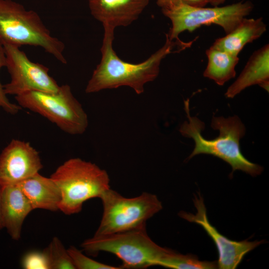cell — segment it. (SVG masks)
Wrapping results in <instances>:
<instances>
[{
  "label": "cell",
  "mask_w": 269,
  "mask_h": 269,
  "mask_svg": "<svg viewBox=\"0 0 269 269\" xmlns=\"http://www.w3.org/2000/svg\"><path fill=\"white\" fill-rule=\"evenodd\" d=\"M103 27L101 60L87 84L85 92L90 94L128 86L137 94H142L145 84L157 78L161 61L172 52L175 45L178 46L177 43L170 40L166 34V41L162 47L144 61L133 64L121 60L114 50L115 28L108 26Z\"/></svg>",
  "instance_id": "obj_1"
},
{
  "label": "cell",
  "mask_w": 269,
  "mask_h": 269,
  "mask_svg": "<svg viewBox=\"0 0 269 269\" xmlns=\"http://www.w3.org/2000/svg\"><path fill=\"white\" fill-rule=\"evenodd\" d=\"M189 103L188 99L184 101L188 121H185L179 128V132L183 136L194 140L195 147L188 159L198 154H210L229 163L232 168V172L239 170L253 176L262 173L263 167L248 160L241 151L240 140L245 134L246 128L238 116L227 118L213 117L211 126L219 132V135L213 139H207L201 134L204 123L197 117L190 116Z\"/></svg>",
  "instance_id": "obj_2"
},
{
  "label": "cell",
  "mask_w": 269,
  "mask_h": 269,
  "mask_svg": "<svg viewBox=\"0 0 269 269\" xmlns=\"http://www.w3.org/2000/svg\"><path fill=\"white\" fill-rule=\"evenodd\" d=\"M40 47L63 64L64 43L53 36L39 15L12 0H0V45Z\"/></svg>",
  "instance_id": "obj_3"
},
{
  "label": "cell",
  "mask_w": 269,
  "mask_h": 269,
  "mask_svg": "<svg viewBox=\"0 0 269 269\" xmlns=\"http://www.w3.org/2000/svg\"><path fill=\"white\" fill-rule=\"evenodd\" d=\"M89 254L106 252L122 262L121 269H145L161 266L173 250L158 246L147 235L146 227L102 236H94L81 244Z\"/></svg>",
  "instance_id": "obj_4"
},
{
  "label": "cell",
  "mask_w": 269,
  "mask_h": 269,
  "mask_svg": "<svg viewBox=\"0 0 269 269\" xmlns=\"http://www.w3.org/2000/svg\"><path fill=\"white\" fill-rule=\"evenodd\" d=\"M50 177L61 191L59 210L68 215L80 212L85 201L100 198L110 188L107 171L80 158L68 159L57 167Z\"/></svg>",
  "instance_id": "obj_5"
},
{
  "label": "cell",
  "mask_w": 269,
  "mask_h": 269,
  "mask_svg": "<svg viewBox=\"0 0 269 269\" xmlns=\"http://www.w3.org/2000/svg\"><path fill=\"white\" fill-rule=\"evenodd\" d=\"M162 13L171 21L168 38L177 42L178 35L188 30L192 32L203 25L215 24L221 26L226 34L231 32L253 8L250 1L213 7H193L178 0H169L160 6Z\"/></svg>",
  "instance_id": "obj_6"
},
{
  "label": "cell",
  "mask_w": 269,
  "mask_h": 269,
  "mask_svg": "<svg viewBox=\"0 0 269 269\" xmlns=\"http://www.w3.org/2000/svg\"><path fill=\"white\" fill-rule=\"evenodd\" d=\"M103 212L94 236H102L146 227V221L162 209L157 197L143 192L126 198L111 188L100 198Z\"/></svg>",
  "instance_id": "obj_7"
},
{
  "label": "cell",
  "mask_w": 269,
  "mask_h": 269,
  "mask_svg": "<svg viewBox=\"0 0 269 269\" xmlns=\"http://www.w3.org/2000/svg\"><path fill=\"white\" fill-rule=\"evenodd\" d=\"M14 97L21 108L39 114L68 134H82L88 128L87 115L67 84L56 92L30 91Z\"/></svg>",
  "instance_id": "obj_8"
},
{
  "label": "cell",
  "mask_w": 269,
  "mask_h": 269,
  "mask_svg": "<svg viewBox=\"0 0 269 269\" xmlns=\"http://www.w3.org/2000/svg\"><path fill=\"white\" fill-rule=\"evenodd\" d=\"M10 81L3 85L6 95L14 97L30 91L56 92L60 86L48 73L49 69L31 61L17 46L3 45Z\"/></svg>",
  "instance_id": "obj_9"
},
{
  "label": "cell",
  "mask_w": 269,
  "mask_h": 269,
  "mask_svg": "<svg viewBox=\"0 0 269 269\" xmlns=\"http://www.w3.org/2000/svg\"><path fill=\"white\" fill-rule=\"evenodd\" d=\"M193 203L197 211L195 214L180 211L178 215L189 222L201 226L213 240L218 252L219 258L217 262L218 268L236 269L247 254L264 243V240H230L220 234L209 222L204 200L200 193L194 195Z\"/></svg>",
  "instance_id": "obj_10"
},
{
  "label": "cell",
  "mask_w": 269,
  "mask_h": 269,
  "mask_svg": "<svg viewBox=\"0 0 269 269\" xmlns=\"http://www.w3.org/2000/svg\"><path fill=\"white\" fill-rule=\"evenodd\" d=\"M42 167L39 152L28 142L13 139L0 154V180L5 185L19 183Z\"/></svg>",
  "instance_id": "obj_11"
},
{
  "label": "cell",
  "mask_w": 269,
  "mask_h": 269,
  "mask_svg": "<svg viewBox=\"0 0 269 269\" xmlns=\"http://www.w3.org/2000/svg\"><path fill=\"white\" fill-rule=\"evenodd\" d=\"M150 0H88L91 15L103 26L115 29L136 20Z\"/></svg>",
  "instance_id": "obj_12"
},
{
  "label": "cell",
  "mask_w": 269,
  "mask_h": 269,
  "mask_svg": "<svg viewBox=\"0 0 269 269\" xmlns=\"http://www.w3.org/2000/svg\"><path fill=\"white\" fill-rule=\"evenodd\" d=\"M33 210L18 183L5 185L1 200V219L3 228L13 240L20 239L24 221Z\"/></svg>",
  "instance_id": "obj_13"
},
{
  "label": "cell",
  "mask_w": 269,
  "mask_h": 269,
  "mask_svg": "<svg viewBox=\"0 0 269 269\" xmlns=\"http://www.w3.org/2000/svg\"><path fill=\"white\" fill-rule=\"evenodd\" d=\"M259 85L269 92V46L266 44L251 55L236 81L228 88L225 96L233 98L247 87Z\"/></svg>",
  "instance_id": "obj_14"
},
{
  "label": "cell",
  "mask_w": 269,
  "mask_h": 269,
  "mask_svg": "<svg viewBox=\"0 0 269 269\" xmlns=\"http://www.w3.org/2000/svg\"><path fill=\"white\" fill-rule=\"evenodd\" d=\"M17 183L29 200L33 210H59L61 191L50 177H46L37 173Z\"/></svg>",
  "instance_id": "obj_15"
},
{
  "label": "cell",
  "mask_w": 269,
  "mask_h": 269,
  "mask_svg": "<svg viewBox=\"0 0 269 269\" xmlns=\"http://www.w3.org/2000/svg\"><path fill=\"white\" fill-rule=\"evenodd\" d=\"M266 30L267 25L262 17H244L234 30L216 39L210 47L238 56L247 44L260 38Z\"/></svg>",
  "instance_id": "obj_16"
},
{
  "label": "cell",
  "mask_w": 269,
  "mask_h": 269,
  "mask_svg": "<svg viewBox=\"0 0 269 269\" xmlns=\"http://www.w3.org/2000/svg\"><path fill=\"white\" fill-rule=\"evenodd\" d=\"M206 54L208 64L203 72L205 77L213 80L220 86L235 77V67L239 61L238 56L211 47L206 50Z\"/></svg>",
  "instance_id": "obj_17"
},
{
  "label": "cell",
  "mask_w": 269,
  "mask_h": 269,
  "mask_svg": "<svg viewBox=\"0 0 269 269\" xmlns=\"http://www.w3.org/2000/svg\"><path fill=\"white\" fill-rule=\"evenodd\" d=\"M44 251L48 257L50 269H76L67 249L58 237H54Z\"/></svg>",
  "instance_id": "obj_18"
},
{
  "label": "cell",
  "mask_w": 269,
  "mask_h": 269,
  "mask_svg": "<svg viewBox=\"0 0 269 269\" xmlns=\"http://www.w3.org/2000/svg\"><path fill=\"white\" fill-rule=\"evenodd\" d=\"M76 269H120V267L106 265L84 255L76 247L70 246L67 249Z\"/></svg>",
  "instance_id": "obj_19"
},
{
  "label": "cell",
  "mask_w": 269,
  "mask_h": 269,
  "mask_svg": "<svg viewBox=\"0 0 269 269\" xmlns=\"http://www.w3.org/2000/svg\"><path fill=\"white\" fill-rule=\"evenodd\" d=\"M22 266L26 269H50L48 257L44 250L27 253L22 259Z\"/></svg>",
  "instance_id": "obj_20"
},
{
  "label": "cell",
  "mask_w": 269,
  "mask_h": 269,
  "mask_svg": "<svg viewBox=\"0 0 269 269\" xmlns=\"http://www.w3.org/2000/svg\"><path fill=\"white\" fill-rule=\"evenodd\" d=\"M6 58L3 46L0 45V70L1 68L5 67ZM21 107L18 104L12 103L7 97L5 93L3 85H2L0 81V109H2L7 113L11 115L17 114Z\"/></svg>",
  "instance_id": "obj_21"
},
{
  "label": "cell",
  "mask_w": 269,
  "mask_h": 269,
  "mask_svg": "<svg viewBox=\"0 0 269 269\" xmlns=\"http://www.w3.org/2000/svg\"><path fill=\"white\" fill-rule=\"evenodd\" d=\"M181 2L193 7H205L208 4V0H178Z\"/></svg>",
  "instance_id": "obj_22"
},
{
  "label": "cell",
  "mask_w": 269,
  "mask_h": 269,
  "mask_svg": "<svg viewBox=\"0 0 269 269\" xmlns=\"http://www.w3.org/2000/svg\"><path fill=\"white\" fill-rule=\"evenodd\" d=\"M5 185V184L0 180V231L3 228L2 222H1V219L0 205H1L2 193V191H3V190L4 189Z\"/></svg>",
  "instance_id": "obj_23"
},
{
  "label": "cell",
  "mask_w": 269,
  "mask_h": 269,
  "mask_svg": "<svg viewBox=\"0 0 269 269\" xmlns=\"http://www.w3.org/2000/svg\"><path fill=\"white\" fill-rule=\"evenodd\" d=\"M226 0H208V2L213 6H218L223 4Z\"/></svg>",
  "instance_id": "obj_24"
},
{
  "label": "cell",
  "mask_w": 269,
  "mask_h": 269,
  "mask_svg": "<svg viewBox=\"0 0 269 269\" xmlns=\"http://www.w3.org/2000/svg\"><path fill=\"white\" fill-rule=\"evenodd\" d=\"M163 0H157L156 2H160V1H163Z\"/></svg>",
  "instance_id": "obj_25"
}]
</instances>
